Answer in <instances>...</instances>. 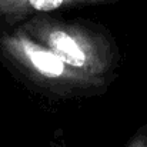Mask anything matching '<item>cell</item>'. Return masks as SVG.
<instances>
[{
  "instance_id": "cell-1",
  "label": "cell",
  "mask_w": 147,
  "mask_h": 147,
  "mask_svg": "<svg viewBox=\"0 0 147 147\" xmlns=\"http://www.w3.org/2000/svg\"><path fill=\"white\" fill-rule=\"evenodd\" d=\"M17 26L74 70L109 87L116 80L120 50L111 32L101 23L83 17L40 14Z\"/></svg>"
},
{
  "instance_id": "cell-2",
  "label": "cell",
  "mask_w": 147,
  "mask_h": 147,
  "mask_svg": "<svg viewBox=\"0 0 147 147\" xmlns=\"http://www.w3.org/2000/svg\"><path fill=\"white\" fill-rule=\"evenodd\" d=\"M0 64L29 90L54 100L100 96L109 86L64 63L20 26L0 22Z\"/></svg>"
},
{
  "instance_id": "cell-3",
  "label": "cell",
  "mask_w": 147,
  "mask_h": 147,
  "mask_svg": "<svg viewBox=\"0 0 147 147\" xmlns=\"http://www.w3.org/2000/svg\"><path fill=\"white\" fill-rule=\"evenodd\" d=\"M123 0H0V22L17 26L40 14H57L66 10L101 6Z\"/></svg>"
},
{
  "instance_id": "cell-4",
  "label": "cell",
  "mask_w": 147,
  "mask_h": 147,
  "mask_svg": "<svg viewBox=\"0 0 147 147\" xmlns=\"http://www.w3.org/2000/svg\"><path fill=\"white\" fill-rule=\"evenodd\" d=\"M126 147H147V124L140 126L130 137Z\"/></svg>"
}]
</instances>
